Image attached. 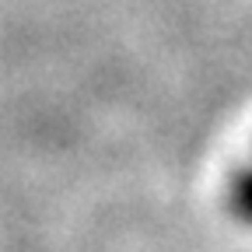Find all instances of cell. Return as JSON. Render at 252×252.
Wrapping results in <instances>:
<instances>
[{"label": "cell", "instance_id": "cell-1", "mask_svg": "<svg viewBox=\"0 0 252 252\" xmlns=\"http://www.w3.org/2000/svg\"><path fill=\"white\" fill-rule=\"evenodd\" d=\"M228 207L245 228H252V144H249L245 161L238 165V172L228 182Z\"/></svg>", "mask_w": 252, "mask_h": 252}]
</instances>
